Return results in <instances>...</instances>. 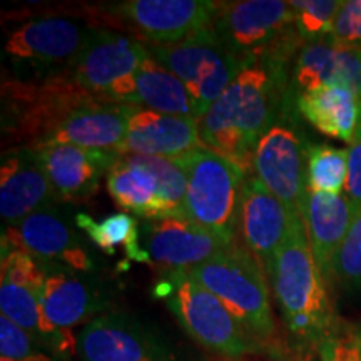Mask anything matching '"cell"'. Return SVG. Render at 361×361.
I'll return each mask as SVG.
<instances>
[{
    "label": "cell",
    "instance_id": "cell-31",
    "mask_svg": "<svg viewBox=\"0 0 361 361\" xmlns=\"http://www.w3.org/2000/svg\"><path fill=\"white\" fill-rule=\"evenodd\" d=\"M0 356L12 361H59L42 343L6 316H0Z\"/></svg>",
    "mask_w": 361,
    "mask_h": 361
},
{
    "label": "cell",
    "instance_id": "cell-10",
    "mask_svg": "<svg viewBox=\"0 0 361 361\" xmlns=\"http://www.w3.org/2000/svg\"><path fill=\"white\" fill-rule=\"evenodd\" d=\"M221 2L209 0H126L112 6L134 32L149 44L183 42L213 25Z\"/></svg>",
    "mask_w": 361,
    "mask_h": 361
},
{
    "label": "cell",
    "instance_id": "cell-14",
    "mask_svg": "<svg viewBox=\"0 0 361 361\" xmlns=\"http://www.w3.org/2000/svg\"><path fill=\"white\" fill-rule=\"evenodd\" d=\"M141 246L149 264L176 271L206 263L233 245L186 218H162L144 221Z\"/></svg>",
    "mask_w": 361,
    "mask_h": 361
},
{
    "label": "cell",
    "instance_id": "cell-33",
    "mask_svg": "<svg viewBox=\"0 0 361 361\" xmlns=\"http://www.w3.org/2000/svg\"><path fill=\"white\" fill-rule=\"evenodd\" d=\"M0 279L11 281L20 286L42 291L45 281V266L22 250H12L2 255Z\"/></svg>",
    "mask_w": 361,
    "mask_h": 361
},
{
    "label": "cell",
    "instance_id": "cell-9",
    "mask_svg": "<svg viewBox=\"0 0 361 361\" xmlns=\"http://www.w3.org/2000/svg\"><path fill=\"white\" fill-rule=\"evenodd\" d=\"M308 149L290 126L276 123L259 139L252 161L256 176L293 216L303 218V204L308 196L306 179Z\"/></svg>",
    "mask_w": 361,
    "mask_h": 361
},
{
    "label": "cell",
    "instance_id": "cell-19",
    "mask_svg": "<svg viewBox=\"0 0 361 361\" xmlns=\"http://www.w3.org/2000/svg\"><path fill=\"white\" fill-rule=\"evenodd\" d=\"M204 147L200 121L194 117L169 116L139 107L130 117L119 156H154L178 159Z\"/></svg>",
    "mask_w": 361,
    "mask_h": 361
},
{
    "label": "cell",
    "instance_id": "cell-5",
    "mask_svg": "<svg viewBox=\"0 0 361 361\" xmlns=\"http://www.w3.org/2000/svg\"><path fill=\"white\" fill-rule=\"evenodd\" d=\"M174 161L188 178L183 218L209 229L228 245H236L247 176L206 146Z\"/></svg>",
    "mask_w": 361,
    "mask_h": 361
},
{
    "label": "cell",
    "instance_id": "cell-13",
    "mask_svg": "<svg viewBox=\"0 0 361 361\" xmlns=\"http://www.w3.org/2000/svg\"><path fill=\"white\" fill-rule=\"evenodd\" d=\"M82 361H179L152 329L124 313H106L78 336Z\"/></svg>",
    "mask_w": 361,
    "mask_h": 361
},
{
    "label": "cell",
    "instance_id": "cell-15",
    "mask_svg": "<svg viewBox=\"0 0 361 361\" xmlns=\"http://www.w3.org/2000/svg\"><path fill=\"white\" fill-rule=\"evenodd\" d=\"M298 219L303 218L293 216L256 176L246 179L239 213V236L243 246L263 266L264 273Z\"/></svg>",
    "mask_w": 361,
    "mask_h": 361
},
{
    "label": "cell",
    "instance_id": "cell-27",
    "mask_svg": "<svg viewBox=\"0 0 361 361\" xmlns=\"http://www.w3.org/2000/svg\"><path fill=\"white\" fill-rule=\"evenodd\" d=\"M75 224L106 255H114L116 247L123 246L130 261L149 263L147 255L141 246V226L129 213L111 214L101 221L79 213L75 214Z\"/></svg>",
    "mask_w": 361,
    "mask_h": 361
},
{
    "label": "cell",
    "instance_id": "cell-2",
    "mask_svg": "<svg viewBox=\"0 0 361 361\" xmlns=\"http://www.w3.org/2000/svg\"><path fill=\"white\" fill-rule=\"evenodd\" d=\"M266 276L288 333L301 346L318 350L340 319L329 298V284L311 252L303 219L293 224Z\"/></svg>",
    "mask_w": 361,
    "mask_h": 361
},
{
    "label": "cell",
    "instance_id": "cell-32",
    "mask_svg": "<svg viewBox=\"0 0 361 361\" xmlns=\"http://www.w3.org/2000/svg\"><path fill=\"white\" fill-rule=\"evenodd\" d=\"M319 361H361V326L338 322L333 331L319 343Z\"/></svg>",
    "mask_w": 361,
    "mask_h": 361
},
{
    "label": "cell",
    "instance_id": "cell-35",
    "mask_svg": "<svg viewBox=\"0 0 361 361\" xmlns=\"http://www.w3.org/2000/svg\"><path fill=\"white\" fill-rule=\"evenodd\" d=\"M345 196L358 213L361 209V126L355 141L348 147V176H346Z\"/></svg>",
    "mask_w": 361,
    "mask_h": 361
},
{
    "label": "cell",
    "instance_id": "cell-7",
    "mask_svg": "<svg viewBox=\"0 0 361 361\" xmlns=\"http://www.w3.org/2000/svg\"><path fill=\"white\" fill-rule=\"evenodd\" d=\"M4 133L20 144V147H37L75 107L94 101V96L72 80L66 71L54 72L40 82L6 80L2 85Z\"/></svg>",
    "mask_w": 361,
    "mask_h": 361
},
{
    "label": "cell",
    "instance_id": "cell-21",
    "mask_svg": "<svg viewBox=\"0 0 361 361\" xmlns=\"http://www.w3.org/2000/svg\"><path fill=\"white\" fill-rule=\"evenodd\" d=\"M298 94L323 87H345L361 99V49L331 39L306 44L293 69Z\"/></svg>",
    "mask_w": 361,
    "mask_h": 361
},
{
    "label": "cell",
    "instance_id": "cell-1",
    "mask_svg": "<svg viewBox=\"0 0 361 361\" xmlns=\"http://www.w3.org/2000/svg\"><path fill=\"white\" fill-rule=\"evenodd\" d=\"M283 85V64L264 57L252 59L201 117L202 144L250 178L256 146L276 124Z\"/></svg>",
    "mask_w": 361,
    "mask_h": 361
},
{
    "label": "cell",
    "instance_id": "cell-36",
    "mask_svg": "<svg viewBox=\"0 0 361 361\" xmlns=\"http://www.w3.org/2000/svg\"><path fill=\"white\" fill-rule=\"evenodd\" d=\"M0 361H12V360H4V358H0Z\"/></svg>",
    "mask_w": 361,
    "mask_h": 361
},
{
    "label": "cell",
    "instance_id": "cell-24",
    "mask_svg": "<svg viewBox=\"0 0 361 361\" xmlns=\"http://www.w3.org/2000/svg\"><path fill=\"white\" fill-rule=\"evenodd\" d=\"M300 114L319 133L351 144L361 126V99L345 87H323L296 96Z\"/></svg>",
    "mask_w": 361,
    "mask_h": 361
},
{
    "label": "cell",
    "instance_id": "cell-6",
    "mask_svg": "<svg viewBox=\"0 0 361 361\" xmlns=\"http://www.w3.org/2000/svg\"><path fill=\"white\" fill-rule=\"evenodd\" d=\"M213 27L231 51L250 59H269L283 66L306 45L295 29L291 4L284 0L221 2Z\"/></svg>",
    "mask_w": 361,
    "mask_h": 361
},
{
    "label": "cell",
    "instance_id": "cell-18",
    "mask_svg": "<svg viewBox=\"0 0 361 361\" xmlns=\"http://www.w3.org/2000/svg\"><path fill=\"white\" fill-rule=\"evenodd\" d=\"M137 109L139 107L133 104L97 97L75 107L40 146L71 144V146L119 154V149L128 134L130 117Z\"/></svg>",
    "mask_w": 361,
    "mask_h": 361
},
{
    "label": "cell",
    "instance_id": "cell-30",
    "mask_svg": "<svg viewBox=\"0 0 361 361\" xmlns=\"http://www.w3.org/2000/svg\"><path fill=\"white\" fill-rule=\"evenodd\" d=\"M333 283L350 295L361 291V209L355 214L350 231L338 251Z\"/></svg>",
    "mask_w": 361,
    "mask_h": 361
},
{
    "label": "cell",
    "instance_id": "cell-4",
    "mask_svg": "<svg viewBox=\"0 0 361 361\" xmlns=\"http://www.w3.org/2000/svg\"><path fill=\"white\" fill-rule=\"evenodd\" d=\"M154 293L164 301L180 328L211 353L236 360L261 350L259 343L228 308L189 276L186 269L164 271Z\"/></svg>",
    "mask_w": 361,
    "mask_h": 361
},
{
    "label": "cell",
    "instance_id": "cell-29",
    "mask_svg": "<svg viewBox=\"0 0 361 361\" xmlns=\"http://www.w3.org/2000/svg\"><path fill=\"white\" fill-rule=\"evenodd\" d=\"M295 29L305 44L319 42L329 37L340 12V0H293Z\"/></svg>",
    "mask_w": 361,
    "mask_h": 361
},
{
    "label": "cell",
    "instance_id": "cell-12",
    "mask_svg": "<svg viewBox=\"0 0 361 361\" xmlns=\"http://www.w3.org/2000/svg\"><path fill=\"white\" fill-rule=\"evenodd\" d=\"M149 56L147 44L134 35L92 29L82 51L64 71L79 87L94 96L107 97L112 85L133 75Z\"/></svg>",
    "mask_w": 361,
    "mask_h": 361
},
{
    "label": "cell",
    "instance_id": "cell-20",
    "mask_svg": "<svg viewBox=\"0 0 361 361\" xmlns=\"http://www.w3.org/2000/svg\"><path fill=\"white\" fill-rule=\"evenodd\" d=\"M57 201L51 180L30 147H17L0 166V214L8 226Z\"/></svg>",
    "mask_w": 361,
    "mask_h": 361
},
{
    "label": "cell",
    "instance_id": "cell-28",
    "mask_svg": "<svg viewBox=\"0 0 361 361\" xmlns=\"http://www.w3.org/2000/svg\"><path fill=\"white\" fill-rule=\"evenodd\" d=\"M348 176V149L329 144H310L306 161L308 191L323 194H341Z\"/></svg>",
    "mask_w": 361,
    "mask_h": 361
},
{
    "label": "cell",
    "instance_id": "cell-3",
    "mask_svg": "<svg viewBox=\"0 0 361 361\" xmlns=\"http://www.w3.org/2000/svg\"><path fill=\"white\" fill-rule=\"evenodd\" d=\"M186 271L218 298L256 341L273 340L276 323L271 308L268 276L245 246L236 243L206 263Z\"/></svg>",
    "mask_w": 361,
    "mask_h": 361
},
{
    "label": "cell",
    "instance_id": "cell-8",
    "mask_svg": "<svg viewBox=\"0 0 361 361\" xmlns=\"http://www.w3.org/2000/svg\"><path fill=\"white\" fill-rule=\"evenodd\" d=\"M147 47L162 67L186 84L196 101L200 117L206 114L239 72L252 61L231 51L216 34L213 25L183 42L147 44Z\"/></svg>",
    "mask_w": 361,
    "mask_h": 361
},
{
    "label": "cell",
    "instance_id": "cell-25",
    "mask_svg": "<svg viewBox=\"0 0 361 361\" xmlns=\"http://www.w3.org/2000/svg\"><path fill=\"white\" fill-rule=\"evenodd\" d=\"M107 191L121 209L144 219H162L156 174L139 156H119L107 173Z\"/></svg>",
    "mask_w": 361,
    "mask_h": 361
},
{
    "label": "cell",
    "instance_id": "cell-22",
    "mask_svg": "<svg viewBox=\"0 0 361 361\" xmlns=\"http://www.w3.org/2000/svg\"><path fill=\"white\" fill-rule=\"evenodd\" d=\"M45 281L40 303L54 326L62 331L82 323H90L101 316L104 303L99 288L92 286L78 271L59 264H45Z\"/></svg>",
    "mask_w": 361,
    "mask_h": 361
},
{
    "label": "cell",
    "instance_id": "cell-26",
    "mask_svg": "<svg viewBox=\"0 0 361 361\" xmlns=\"http://www.w3.org/2000/svg\"><path fill=\"white\" fill-rule=\"evenodd\" d=\"M135 87L133 106H144L149 111L169 116L194 117L200 121V112L186 84L173 72L162 67L149 56L134 74Z\"/></svg>",
    "mask_w": 361,
    "mask_h": 361
},
{
    "label": "cell",
    "instance_id": "cell-23",
    "mask_svg": "<svg viewBox=\"0 0 361 361\" xmlns=\"http://www.w3.org/2000/svg\"><path fill=\"white\" fill-rule=\"evenodd\" d=\"M356 211L345 194H323L308 191L303 204V223L316 264L333 283V268L338 251L345 241Z\"/></svg>",
    "mask_w": 361,
    "mask_h": 361
},
{
    "label": "cell",
    "instance_id": "cell-11",
    "mask_svg": "<svg viewBox=\"0 0 361 361\" xmlns=\"http://www.w3.org/2000/svg\"><path fill=\"white\" fill-rule=\"evenodd\" d=\"M22 250L45 264H59L78 273L94 268L92 256L69 221L54 207H44L2 234V255Z\"/></svg>",
    "mask_w": 361,
    "mask_h": 361
},
{
    "label": "cell",
    "instance_id": "cell-16",
    "mask_svg": "<svg viewBox=\"0 0 361 361\" xmlns=\"http://www.w3.org/2000/svg\"><path fill=\"white\" fill-rule=\"evenodd\" d=\"M34 151L57 201L64 202H85L96 196L101 178L109 173L119 157L111 151H94L71 144H44Z\"/></svg>",
    "mask_w": 361,
    "mask_h": 361
},
{
    "label": "cell",
    "instance_id": "cell-34",
    "mask_svg": "<svg viewBox=\"0 0 361 361\" xmlns=\"http://www.w3.org/2000/svg\"><path fill=\"white\" fill-rule=\"evenodd\" d=\"M333 42L361 49V0H345L329 37Z\"/></svg>",
    "mask_w": 361,
    "mask_h": 361
},
{
    "label": "cell",
    "instance_id": "cell-17",
    "mask_svg": "<svg viewBox=\"0 0 361 361\" xmlns=\"http://www.w3.org/2000/svg\"><path fill=\"white\" fill-rule=\"evenodd\" d=\"M90 32L92 29L66 17H42L13 30L6 42V54L47 69H66L82 51Z\"/></svg>",
    "mask_w": 361,
    "mask_h": 361
}]
</instances>
